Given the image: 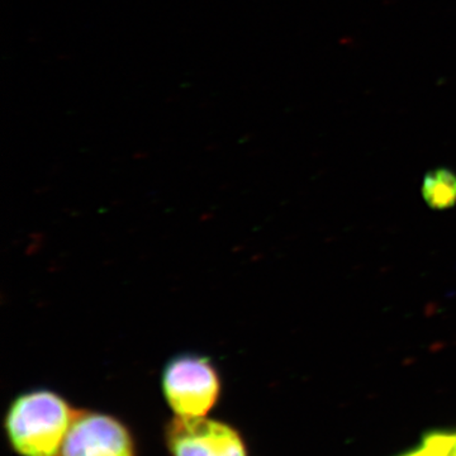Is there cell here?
<instances>
[{"label":"cell","instance_id":"cell-6","mask_svg":"<svg viewBox=\"0 0 456 456\" xmlns=\"http://www.w3.org/2000/svg\"><path fill=\"white\" fill-rule=\"evenodd\" d=\"M411 456H456V431H434L410 450Z\"/></svg>","mask_w":456,"mask_h":456},{"label":"cell","instance_id":"cell-4","mask_svg":"<svg viewBox=\"0 0 456 456\" xmlns=\"http://www.w3.org/2000/svg\"><path fill=\"white\" fill-rule=\"evenodd\" d=\"M60 456H139L134 432L117 416L77 411Z\"/></svg>","mask_w":456,"mask_h":456},{"label":"cell","instance_id":"cell-3","mask_svg":"<svg viewBox=\"0 0 456 456\" xmlns=\"http://www.w3.org/2000/svg\"><path fill=\"white\" fill-rule=\"evenodd\" d=\"M164 444L170 456H248L236 428L207 416L171 417L164 426Z\"/></svg>","mask_w":456,"mask_h":456},{"label":"cell","instance_id":"cell-5","mask_svg":"<svg viewBox=\"0 0 456 456\" xmlns=\"http://www.w3.org/2000/svg\"><path fill=\"white\" fill-rule=\"evenodd\" d=\"M425 202L434 209H448L456 204V174L449 169L428 171L422 183Z\"/></svg>","mask_w":456,"mask_h":456},{"label":"cell","instance_id":"cell-1","mask_svg":"<svg viewBox=\"0 0 456 456\" xmlns=\"http://www.w3.org/2000/svg\"><path fill=\"white\" fill-rule=\"evenodd\" d=\"M77 411L51 389L20 393L3 417L9 448L18 456H60Z\"/></svg>","mask_w":456,"mask_h":456},{"label":"cell","instance_id":"cell-2","mask_svg":"<svg viewBox=\"0 0 456 456\" xmlns=\"http://www.w3.org/2000/svg\"><path fill=\"white\" fill-rule=\"evenodd\" d=\"M161 391L174 416L206 417L220 402L221 375L207 356L180 354L165 364Z\"/></svg>","mask_w":456,"mask_h":456},{"label":"cell","instance_id":"cell-7","mask_svg":"<svg viewBox=\"0 0 456 456\" xmlns=\"http://www.w3.org/2000/svg\"><path fill=\"white\" fill-rule=\"evenodd\" d=\"M399 456H411V455H410V452H404L403 455H399Z\"/></svg>","mask_w":456,"mask_h":456}]
</instances>
